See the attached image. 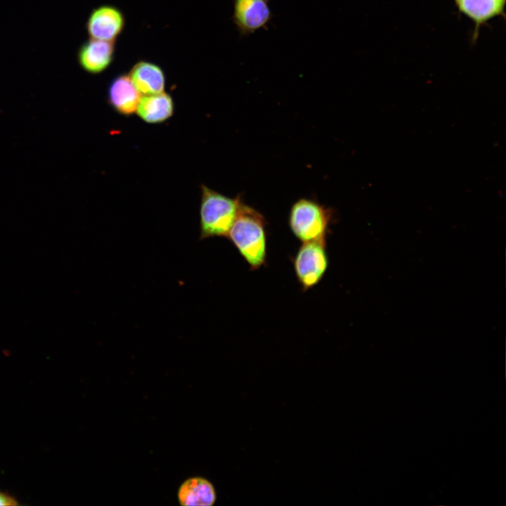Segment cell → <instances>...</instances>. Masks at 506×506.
Returning a JSON list of instances; mask_svg holds the SVG:
<instances>
[{
	"label": "cell",
	"instance_id": "cell-11",
	"mask_svg": "<svg viewBox=\"0 0 506 506\" xmlns=\"http://www.w3.org/2000/svg\"><path fill=\"white\" fill-rule=\"evenodd\" d=\"M174 110L173 98L169 94L162 92L141 97L136 112L148 124H160L169 119Z\"/></svg>",
	"mask_w": 506,
	"mask_h": 506
},
{
	"label": "cell",
	"instance_id": "cell-12",
	"mask_svg": "<svg viewBox=\"0 0 506 506\" xmlns=\"http://www.w3.org/2000/svg\"><path fill=\"white\" fill-rule=\"evenodd\" d=\"M177 498L183 506H211L215 503L216 493L214 486L207 479L192 477L181 485Z\"/></svg>",
	"mask_w": 506,
	"mask_h": 506
},
{
	"label": "cell",
	"instance_id": "cell-2",
	"mask_svg": "<svg viewBox=\"0 0 506 506\" xmlns=\"http://www.w3.org/2000/svg\"><path fill=\"white\" fill-rule=\"evenodd\" d=\"M241 203V197L239 195L231 198L205 185H202L200 240L214 237H227Z\"/></svg>",
	"mask_w": 506,
	"mask_h": 506
},
{
	"label": "cell",
	"instance_id": "cell-3",
	"mask_svg": "<svg viewBox=\"0 0 506 506\" xmlns=\"http://www.w3.org/2000/svg\"><path fill=\"white\" fill-rule=\"evenodd\" d=\"M332 209L308 198H300L292 206L288 224L294 235L301 242L326 240L332 218Z\"/></svg>",
	"mask_w": 506,
	"mask_h": 506
},
{
	"label": "cell",
	"instance_id": "cell-10",
	"mask_svg": "<svg viewBox=\"0 0 506 506\" xmlns=\"http://www.w3.org/2000/svg\"><path fill=\"white\" fill-rule=\"evenodd\" d=\"M129 76L141 94L143 96L164 92L165 75L157 65L138 61L131 69Z\"/></svg>",
	"mask_w": 506,
	"mask_h": 506
},
{
	"label": "cell",
	"instance_id": "cell-6",
	"mask_svg": "<svg viewBox=\"0 0 506 506\" xmlns=\"http://www.w3.org/2000/svg\"><path fill=\"white\" fill-rule=\"evenodd\" d=\"M271 18L268 0H233V20L242 34L264 27Z\"/></svg>",
	"mask_w": 506,
	"mask_h": 506
},
{
	"label": "cell",
	"instance_id": "cell-7",
	"mask_svg": "<svg viewBox=\"0 0 506 506\" xmlns=\"http://www.w3.org/2000/svg\"><path fill=\"white\" fill-rule=\"evenodd\" d=\"M115 53L113 41L91 39L82 44L77 53L81 67L91 74H99L112 63Z\"/></svg>",
	"mask_w": 506,
	"mask_h": 506
},
{
	"label": "cell",
	"instance_id": "cell-9",
	"mask_svg": "<svg viewBox=\"0 0 506 506\" xmlns=\"http://www.w3.org/2000/svg\"><path fill=\"white\" fill-rule=\"evenodd\" d=\"M458 10L475 25L474 40L481 26L494 18L505 15L506 0H453Z\"/></svg>",
	"mask_w": 506,
	"mask_h": 506
},
{
	"label": "cell",
	"instance_id": "cell-4",
	"mask_svg": "<svg viewBox=\"0 0 506 506\" xmlns=\"http://www.w3.org/2000/svg\"><path fill=\"white\" fill-rule=\"evenodd\" d=\"M293 266L304 292L316 286L328 266L326 240L302 242L293 258Z\"/></svg>",
	"mask_w": 506,
	"mask_h": 506
},
{
	"label": "cell",
	"instance_id": "cell-5",
	"mask_svg": "<svg viewBox=\"0 0 506 506\" xmlns=\"http://www.w3.org/2000/svg\"><path fill=\"white\" fill-rule=\"evenodd\" d=\"M124 24L121 11L113 6L104 5L91 13L86 27L91 39L113 41L122 32Z\"/></svg>",
	"mask_w": 506,
	"mask_h": 506
},
{
	"label": "cell",
	"instance_id": "cell-8",
	"mask_svg": "<svg viewBox=\"0 0 506 506\" xmlns=\"http://www.w3.org/2000/svg\"><path fill=\"white\" fill-rule=\"evenodd\" d=\"M141 93L127 74L112 79L108 91V101L119 114L131 116L136 111Z\"/></svg>",
	"mask_w": 506,
	"mask_h": 506
},
{
	"label": "cell",
	"instance_id": "cell-1",
	"mask_svg": "<svg viewBox=\"0 0 506 506\" xmlns=\"http://www.w3.org/2000/svg\"><path fill=\"white\" fill-rule=\"evenodd\" d=\"M264 216L242 202L227 235L252 271L261 268L266 259V234Z\"/></svg>",
	"mask_w": 506,
	"mask_h": 506
},
{
	"label": "cell",
	"instance_id": "cell-13",
	"mask_svg": "<svg viewBox=\"0 0 506 506\" xmlns=\"http://www.w3.org/2000/svg\"><path fill=\"white\" fill-rule=\"evenodd\" d=\"M19 505L20 503L15 497L0 491V506H15Z\"/></svg>",
	"mask_w": 506,
	"mask_h": 506
}]
</instances>
